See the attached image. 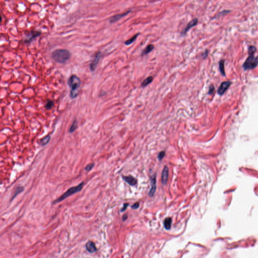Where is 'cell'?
I'll return each instance as SVG.
<instances>
[{
  "mask_svg": "<svg viewBox=\"0 0 258 258\" xmlns=\"http://www.w3.org/2000/svg\"><path fill=\"white\" fill-rule=\"evenodd\" d=\"M256 51V48L255 46L253 45H250L248 48V52L249 55L254 54L255 52Z\"/></svg>",
  "mask_w": 258,
  "mask_h": 258,
  "instance_id": "cell-22",
  "label": "cell"
},
{
  "mask_svg": "<svg viewBox=\"0 0 258 258\" xmlns=\"http://www.w3.org/2000/svg\"><path fill=\"white\" fill-rule=\"evenodd\" d=\"M130 12H131V11H127V12H126L125 13H123L118 14H116L115 15H114V16H113L112 17H111L109 19V22L110 23H114V22L118 21V20H119L120 19H121L123 17L126 16V15H127Z\"/></svg>",
  "mask_w": 258,
  "mask_h": 258,
  "instance_id": "cell-12",
  "label": "cell"
},
{
  "mask_svg": "<svg viewBox=\"0 0 258 258\" xmlns=\"http://www.w3.org/2000/svg\"><path fill=\"white\" fill-rule=\"evenodd\" d=\"M123 179L127 182L128 184L132 186H134L136 185L137 183V179L134 178L133 176L130 175V176H122Z\"/></svg>",
  "mask_w": 258,
  "mask_h": 258,
  "instance_id": "cell-10",
  "label": "cell"
},
{
  "mask_svg": "<svg viewBox=\"0 0 258 258\" xmlns=\"http://www.w3.org/2000/svg\"><path fill=\"white\" fill-rule=\"evenodd\" d=\"M257 56H255L253 54H250L244 62L242 68L245 71L253 70L257 67Z\"/></svg>",
  "mask_w": 258,
  "mask_h": 258,
  "instance_id": "cell-4",
  "label": "cell"
},
{
  "mask_svg": "<svg viewBox=\"0 0 258 258\" xmlns=\"http://www.w3.org/2000/svg\"><path fill=\"white\" fill-rule=\"evenodd\" d=\"M168 177V168L167 166H165L161 174V182L163 185H165L167 183Z\"/></svg>",
  "mask_w": 258,
  "mask_h": 258,
  "instance_id": "cell-11",
  "label": "cell"
},
{
  "mask_svg": "<svg viewBox=\"0 0 258 258\" xmlns=\"http://www.w3.org/2000/svg\"><path fill=\"white\" fill-rule=\"evenodd\" d=\"M94 163H90L89 164H88L86 167H85V170L87 171H90V170H91L93 167H94Z\"/></svg>",
  "mask_w": 258,
  "mask_h": 258,
  "instance_id": "cell-25",
  "label": "cell"
},
{
  "mask_svg": "<svg viewBox=\"0 0 258 258\" xmlns=\"http://www.w3.org/2000/svg\"><path fill=\"white\" fill-rule=\"evenodd\" d=\"M54 105V102L52 100H48L45 105V107L47 109H50Z\"/></svg>",
  "mask_w": 258,
  "mask_h": 258,
  "instance_id": "cell-23",
  "label": "cell"
},
{
  "mask_svg": "<svg viewBox=\"0 0 258 258\" xmlns=\"http://www.w3.org/2000/svg\"><path fill=\"white\" fill-rule=\"evenodd\" d=\"M50 136L49 135H47L41 140L40 144L42 146H45L48 143V142L50 141Z\"/></svg>",
  "mask_w": 258,
  "mask_h": 258,
  "instance_id": "cell-19",
  "label": "cell"
},
{
  "mask_svg": "<svg viewBox=\"0 0 258 258\" xmlns=\"http://www.w3.org/2000/svg\"><path fill=\"white\" fill-rule=\"evenodd\" d=\"M165 152L164 151H161L160 152L159 154H158V159L159 160H161L165 156Z\"/></svg>",
  "mask_w": 258,
  "mask_h": 258,
  "instance_id": "cell-26",
  "label": "cell"
},
{
  "mask_svg": "<svg viewBox=\"0 0 258 258\" xmlns=\"http://www.w3.org/2000/svg\"><path fill=\"white\" fill-rule=\"evenodd\" d=\"M139 34H140V33H137L136 34H135V35H134L132 38H131L130 39H129L127 40L126 41H125V42H124L125 44V45H130V44H131V43H133V42H134V41L136 39V38H137Z\"/></svg>",
  "mask_w": 258,
  "mask_h": 258,
  "instance_id": "cell-20",
  "label": "cell"
},
{
  "mask_svg": "<svg viewBox=\"0 0 258 258\" xmlns=\"http://www.w3.org/2000/svg\"><path fill=\"white\" fill-rule=\"evenodd\" d=\"M231 84V82L230 81H224L222 82L217 90L218 94L220 96L223 95L225 93V92L227 90L228 88L230 86Z\"/></svg>",
  "mask_w": 258,
  "mask_h": 258,
  "instance_id": "cell-5",
  "label": "cell"
},
{
  "mask_svg": "<svg viewBox=\"0 0 258 258\" xmlns=\"http://www.w3.org/2000/svg\"><path fill=\"white\" fill-rule=\"evenodd\" d=\"M84 184V182L83 181L77 186L70 187L64 194H63L60 197H59L58 198H57L55 201H54L53 202V204H55L58 203H59V202H61L62 201L64 200L65 199L72 196V195H73L77 192L80 191L83 188Z\"/></svg>",
  "mask_w": 258,
  "mask_h": 258,
  "instance_id": "cell-3",
  "label": "cell"
},
{
  "mask_svg": "<svg viewBox=\"0 0 258 258\" xmlns=\"http://www.w3.org/2000/svg\"><path fill=\"white\" fill-rule=\"evenodd\" d=\"M24 188L22 186H19V187H17L15 190H14V194L13 195V196L11 199V201L13 200L19 194H20V192H22L23 190H24Z\"/></svg>",
  "mask_w": 258,
  "mask_h": 258,
  "instance_id": "cell-18",
  "label": "cell"
},
{
  "mask_svg": "<svg viewBox=\"0 0 258 258\" xmlns=\"http://www.w3.org/2000/svg\"><path fill=\"white\" fill-rule=\"evenodd\" d=\"M2 17H1V16L0 15V23H1V22H2Z\"/></svg>",
  "mask_w": 258,
  "mask_h": 258,
  "instance_id": "cell-31",
  "label": "cell"
},
{
  "mask_svg": "<svg viewBox=\"0 0 258 258\" xmlns=\"http://www.w3.org/2000/svg\"><path fill=\"white\" fill-rule=\"evenodd\" d=\"M140 205H139V203L138 202H137L136 203H135L134 204H133L132 206V208L133 209H137L139 208Z\"/></svg>",
  "mask_w": 258,
  "mask_h": 258,
  "instance_id": "cell-28",
  "label": "cell"
},
{
  "mask_svg": "<svg viewBox=\"0 0 258 258\" xmlns=\"http://www.w3.org/2000/svg\"><path fill=\"white\" fill-rule=\"evenodd\" d=\"M156 190V175L154 174L151 177V188L149 192V196L150 197H153Z\"/></svg>",
  "mask_w": 258,
  "mask_h": 258,
  "instance_id": "cell-7",
  "label": "cell"
},
{
  "mask_svg": "<svg viewBox=\"0 0 258 258\" xmlns=\"http://www.w3.org/2000/svg\"><path fill=\"white\" fill-rule=\"evenodd\" d=\"M224 62H225V60H224V59H221L219 62V71H220L221 75L224 77H225L226 76L225 70H224Z\"/></svg>",
  "mask_w": 258,
  "mask_h": 258,
  "instance_id": "cell-14",
  "label": "cell"
},
{
  "mask_svg": "<svg viewBox=\"0 0 258 258\" xmlns=\"http://www.w3.org/2000/svg\"><path fill=\"white\" fill-rule=\"evenodd\" d=\"M171 223H172L171 218H170L169 217L165 218L164 221V226L165 228L167 230L169 229L171 227Z\"/></svg>",
  "mask_w": 258,
  "mask_h": 258,
  "instance_id": "cell-17",
  "label": "cell"
},
{
  "mask_svg": "<svg viewBox=\"0 0 258 258\" xmlns=\"http://www.w3.org/2000/svg\"><path fill=\"white\" fill-rule=\"evenodd\" d=\"M41 34V32L39 31L34 30L30 32L26 36L24 40V41L26 43H30L34 38L37 37Z\"/></svg>",
  "mask_w": 258,
  "mask_h": 258,
  "instance_id": "cell-6",
  "label": "cell"
},
{
  "mask_svg": "<svg viewBox=\"0 0 258 258\" xmlns=\"http://www.w3.org/2000/svg\"><path fill=\"white\" fill-rule=\"evenodd\" d=\"M198 22V20L197 18H194V19H192V20H191L190 22H189L186 27L183 29V30L181 32V35H182V36H184L187 32L192 27H194L196 25H197V23Z\"/></svg>",
  "mask_w": 258,
  "mask_h": 258,
  "instance_id": "cell-8",
  "label": "cell"
},
{
  "mask_svg": "<svg viewBox=\"0 0 258 258\" xmlns=\"http://www.w3.org/2000/svg\"><path fill=\"white\" fill-rule=\"evenodd\" d=\"M208 52H209V51H208V49L205 50V51H204L203 53H202L201 54V56H202V57L204 59L206 58L207 57V56H208Z\"/></svg>",
  "mask_w": 258,
  "mask_h": 258,
  "instance_id": "cell-27",
  "label": "cell"
},
{
  "mask_svg": "<svg viewBox=\"0 0 258 258\" xmlns=\"http://www.w3.org/2000/svg\"><path fill=\"white\" fill-rule=\"evenodd\" d=\"M126 218H127V216H126V215H124L123 216V217H122V220H123V221H124Z\"/></svg>",
  "mask_w": 258,
  "mask_h": 258,
  "instance_id": "cell-30",
  "label": "cell"
},
{
  "mask_svg": "<svg viewBox=\"0 0 258 258\" xmlns=\"http://www.w3.org/2000/svg\"><path fill=\"white\" fill-rule=\"evenodd\" d=\"M86 250L91 253L94 252L96 251L97 248L96 247L95 243L93 241H89L86 244Z\"/></svg>",
  "mask_w": 258,
  "mask_h": 258,
  "instance_id": "cell-13",
  "label": "cell"
},
{
  "mask_svg": "<svg viewBox=\"0 0 258 258\" xmlns=\"http://www.w3.org/2000/svg\"><path fill=\"white\" fill-rule=\"evenodd\" d=\"M153 77L152 76H149L146 78L141 83V86L142 87H145L149 84H150L153 81Z\"/></svg>",
  "mask_w": 258,
  "mask_h": 258,
  "instance_id": "cell-16",
  "label": "cell"
},
{
  "mask_svg": "<svg viewBox=\"0 0 258 258\" xmlns=\"http://www.w3.org/2000/svg\"><path fill=\"white\" fill-rule=\"evenodd\" d=\"M101 57V53L100 51L97 52L94 57V58L91 61L90 64V69L92 71H93L95 70L98 62L99 61L100 58Z\"/></svg>",
  "mask_w": 258,
  "mask_h": 258,
  "instance_id": "cell-9",
  "label": "cell"
},
{
  "mask_svg": "<svg viewBox=\"0 0 258 258\" xmlns=\"http://www.w3.org/2000/svg\"><path fill=\"white\" fill-rule=\"evenodd\" d=\"M52 58L58 63L66 62L71 57V53L68 50L64 49H57L54 50L51 53Z\"/></svg>",
  "mask_w": 258,
  "mask_h": 258,
  "instance_id": "cell-1",
  "label": "cell"
},
{
  "mask_svg": "<svg viewBox=\"0 0 258 258\" xmlns=\"http://www.w3.org/2000/svg\"><path fill=\"white\" fill-rule=\"evenodd\" d=\"M154 45L152 44H149L146 46V47L143 50L142 52V56L146 55L152 51L154 49Z\"/></svg>",
  "mask_w": 258,
  "mask_h": 258,
  "instance_id": "cell-15",
  "label": "cell"
},
{
  "mask_svg": "<svg viewBox=\"0 0 258 258\" xmlns=\"http://www.w3.org/2000/svg\"><path fill=\"white\" fill-rule=\"evenodd\" d=\"M77 126H78V125H77V121H76V120H74L69 128V132L70 133H73L77 128Z\"/></svg>",
  "mask_w": 258,
  "mask_h": 258,
  "instance_id": "cell-21",
  "label": "cell"
},
{
  "mask_svg": "<svg viewBox=\"0 0 258 258\" xmlns=\"http://www.w3.org/2000/svg\"><path fill=\"white\" fill-rule=\"evenodd\" d=\"M68 85L71 89L70 95L72 98H76L79 92L81 85L80 79L76 75L71 76L68 80Z\"/></svg>",
  "mask_w": 258,
  "mask_h": 258,
  "instance_id": "cell-2",
  "label": "cell"
},
{
  "mask_svg": "<svg viewBox=\"0 0 258 258\" xmlns=\"http://www.w3.org/2000/svg\"><path fill=\"white\" fill-rule=\"evenodd\" d=\"M128 206V204H127V203H124V204H123V207L121 208V210H120V211H121V212L124 211L126 209V208L127 207V206Z\"/></svg>",
  "mask_w": 258,
  "mask_h": 258,
  "instance_id": "cell-29",
  "label": "cell"
},
{
  "mask_svg": "<svg viewBox=\"0 0 258 258\" xmlns=\"http://www.w3.org/2000/svg\"><path fill=\"white\" fill-rule=\"evenodd\" d=\"M215 90V87L213 85H210L209 87V90H208V94L209 95H212L214 91Z\"/></svg>",
  "mask_w": 258,
  "mask_h": 258,
  "instance_id": "cell-24",
  "label": "cell"
}]
</instances>
